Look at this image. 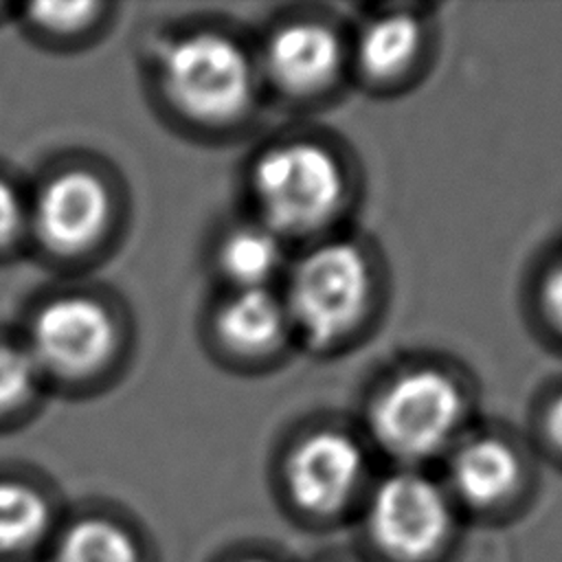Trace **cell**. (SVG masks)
Here are the masks:
<instances>
[{
  "instance_id": "obj_18",
  "label": "cell",
  "mask_w": 562,
  "mask_h": 562,
  "mask_svg": "<svg viewBox=\"0 0 562 562\" xmlns=\"http://www.w3.org/2000/svg\"><path fill=\"white\" fill-rule=\"evenodd\" d=\"M540 303L547 321L562 334V259L547 272L540 290Z\"/></svg>"
},
{
  "instance_id": "obj_8",
  "label": "cell",
  "mask_w": 562,
  "mask_h": 562,
  "mask_svg": "<svg viewBox=\"0 0 562 562\" xmlns=\"http://www.w3.org/2000/svg\"><path fill=\"white\" fill-rule=\"evenodd\" d=\"M342 42L323 22L296 20L274 29L263 46V70L285 94L312 97L327 90L342 68Z\"/></svg>"
},
{
  "instance_id": "obj_20",
  "label": "cell",
  "mask_w": 562,
  "mask_h": 562,
  "mask_svg": "<svg viewBox=\"0 0 562 562\" xmlns=\"http://www.w3.org/2000/svg\"><path fill=\"white\" fill-rule=\"evenodd\" d=\"M542 426L549 443L562 454V393L553 397V402L547 406Z\"/></svg>"
},
{
  "instance_id": "obj_3",
  "label": "cell",
  "mask_w": 562,
  "mask_h": 562,
  "mask_svg": "<svg viewBox=\"0 0 562 562\" xmlns=\"http://www.w3.org/2000/svg\"><path fill=\"white\" fill-rule=\"evenodd\" d=\"M373 294L371 266L351 241L312 248L292 270L283 299L290 325L318 347L349 336L364 318Z\"/></svg>"
},
{
  "instance_id": "obj_6",
  "label": "cell",
  "mask_w": 562,
  "mask_h": 562,
  "mask_svg": "<svg viewBox=\"0 0 562 562\" xmlns=\"http://www.w3.org/2000/svg\"><path fill=\"white\" fill-rule=\"evenodd\" d=\"M364 472L362 446L342 430L321 428L292 446L283 465V483L299 512L331 518L358 498Z\"/></svg>"
},
{
  "instance_id": "obj_21",
  "label": "cell",
  "mask_w": 562,
  "mask_h": 562,
  "mask_svg": "<svg viewBox=\"0 0 562 562\" xmlns=\"http://www.w3.org/2000/svg\"><path fill=\"white\" fill-rule=\"evenodd\" d=\"M237 562H277V560H270V558H261V555H250V558H241Z\"/></svg>"
},
{
  "instance_id": "obj_9",
  "label": "cell",
  "mask_w": 562,
  "mask_h": 562,
  "mask_svg": "<svg viewBox=\"0 0 562 562\" xmlns=\"http://www.w3.org/2000/svg\"><path fill=\"white\" fill-rule=\"evenodd\" d=\"M108 211V191L97 176L66 171L42 187L33 220L44 244L55 250H79L99 237Z\"/></svg>"
},
{
  "instance_id": "obj_12",
  "label": "cell",
  "mask_w": 562,
  "mask_h": 562,
  "mask_svg": "<svg viewBox=\"0 0 562 562\" xmlns=\"http://www.w3.org/2000/svg\"><path fill=\"white\" fill-rule=\"evenodd\" d=\"M424 42L422 24L408 13H386L369 20L356 42V61L369 79L389 81L406 72Z\"/></svg>"
},
{
  "instance_id": "obj_22",
  "label": "cell",
  "mask_w": 562,
  "mask_h": 562,
  "mask_svg": "<svg viewBox=\"0 0 562 562\" xmlns=\"http://www.w3.org/2000/svg\"><path fill=\"white\" fill-rule=\"evenodd\" d=\"M323 562H342V560H323Z\"/></svg>"
},
{
  "instance_id": "obj_19",
  "label": "cell",
  "mask_w": 562,
  "mask_h": 562,
  "mask_svg": "<svg viewBox=\"0 0 562 562\" xmlns=\"http://www.w3.org/2000/svg\"><path fill=\"white\" fill-rule=\"evenodd\" d=\"M22 224V204L9 182L0 178V246L11 241Z\"/></svg>"
},
{
  "instance_id": "obj_17",
  "label": "cell",
  "mask_w": 562,
  "mask_h": 562,
  "mask_svg": "<svg viewBox=\"0 0 562 562\" xmlns=\"http://www.w3.org/2000/svg\"><path fill=\"white\" fill-rule=\"evenodd\" d=\"M99 7L94 2H48L29 7L35 24L50 31H75L83 26Z\"/></svg>"
},
{
  "instance_id": "obj_5",
  "label": "cell",
  "mask_w": 562,
  "mask_h": 562,
  "mask_svg": "<svg viewBox=\"0 0 562 562\" xmlns=\"http://www.w3.org/2000/svg\"><path fill=\"white\" fill-rule=\"evenodd\" d=\"M364 529L389 562H435L454 533V501L424 472L404 468L371 490Z\"/></svg>"
},
{
  "instance_id": "obj_11",
  "label": "cell",
  "mask_w": 562,
  "mask_h": 562,
  "mask_svg": "<svg viewBox=\"0 0 562 562\" xmlns=\"http://www.w3.org/2000/svg\"><path fill=\"white\" fill-rule=\"evenodd\" d=\"M222 342L244 356H261L281 345L290 318L283 299L270 288L235 290L215 318Z\"/></svg>"
},
{
  "instance_id": "obj_13",
  "label": "cell",
  "mask_w": 562,
  "mask_h": 562,
  "mask_svg": "<svg viewBox=\"0 0 562 562\" xmlns=\"http://www.w3.org/2000/svg\"><path fill=\"white\" fill-rule=\"evenodd\" d=\"M220 268L235 290L268 288L283 266L281 237L266 224L239 226L231 231L217 252Z\"/></svg>"
},
{
  "instance_id": "obj_16",
  "label": "cell",
  "mask_w": 562,
  "mask_h": 562,
  "mask_svg": "<svg viewBox=\"0 0 562 562\" xmlns=\"http://www.w3.org/2000/svg\"><path fill=\"white\" fill-rule=\"evenodd\" d=\"M37 367L31 351L0 345V411L20 404L33 391Z\"/></svg>"
},
{
  "instance_id": "obj_15",
  "label": "cell",
  "mask_w": 562,
  "mask_h": 562,
  "mask_svg": "<svg viewBox=\"0 0 562 562\" xmlns=\"http://www.w3.org/2000/svg\"><path fill=\"white\" fill-rule=\"evenodd\" d=\"M48 518V505L37 490L24 483L0 481V551L35 542L44 533Z\"/></svg>"
},
{
  "instance_id": "obj_4",
  "label": "cell",
  "mask_w": 562,
  "mask_h": 562,
  "mask_svg": "<svg viewBox=\"0 0 562 562\" xmlns=\"http://www.w3.org/2000/svg\"><path fill=\"white\" fill-rule=\"evenodd\" d=\"M160 75L176 108L202 123L241 116L255 94L250 57L233 37L217 31L176 40L162 57Z\"/></svg>"
},
{
  "instance_id": "obj_7",
  "label": "cell",
  "mask_w": 562,
  "mask_h": 562,
  "mask_svg": "<svg viewBox=\"0 0 562 562\" xmlns=\"http://www.w3.org/2000/svg\"><path fill=\"white\" fill-rule=\"evenodd\" d=\"M31 356L61 373H81L101 364L114 345L110 314L88 296H59L33 321Z\"/></svg>"
},
{
  "instance_id": "obj_10",
  "label": "cell",
  "mask_w": 562,
  "mask_h": 562,
  "mask_svg": "<svg viewBox=\"0 0 562 562\" xmlns=\"http://www.w3.org/2000/svg\"><path fill=\"white\" fill-rule=\"evenodd\" d=\"M450 496L476 512H492L520 490L522 459L516 448L494 435H479L457 446L448 465Z\"/></svg>"
},
{
  "instance_id": "obj_2",
  "label": "cell",
  "mask_w": 562,
  "mask_h": 562,
  "mask_svg": "<svg viewBox=\"0 0 562 562\" xmlns=\"http://www.w3.org/2000/svg\"><path fill=\"white\" fill-rule=\"evenodd\" d=\"M463 411V391L446 371L415 367L397 373L375 395L369 426L386 454L419 463L452 443Z\"/></svg>"
},
{
  "instance_id": "obj_14",
  "label": "cell",
  "mask_w": 562,
  "mask_h": 562,
  "mask_svg": "<svg viewBox=\"0 0 562 562\" xmlns=\"http://www.w3.org/2000/svg\"><path fill=\"white\" fill-rule=\"evenodd\" d=\"M57 562H140L132 536L114 522L88 518L75 522L57 547Z\"/></svg>"
},
{
  "instance_id": "obj_1",
  "label": "cell",
  "mask_w": 562,
  "mask_h": 562,
  "mask_svg": "<svg viewBox=\"0 0 562 562\" xmlns=\"http://www.w3.org/2000/svg\"><path fill=\"white\" fill-rule=\"evenodd\" d=\"M345 189L338 158L312 140L274 145L252 169V191L263 224L279 237L325 228L338 215Z\"/></svg>"
}]
</instances>
